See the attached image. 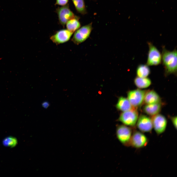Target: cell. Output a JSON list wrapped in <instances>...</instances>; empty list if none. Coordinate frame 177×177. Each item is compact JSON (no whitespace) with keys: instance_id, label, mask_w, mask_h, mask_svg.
Returning a JSON list of instances; mask_svg holds the SVG:
<instances>
[{"instance_id":"obj_1","label":"cell","mask_w":177,"mask_h":177,"mask_svg":"<svg viewBox=\"0 0 177 177\" xmlns=\"http://www.w3.org/2000/svg\"><path fill=\"white\" fill-rule=\"evenodd\" d=\"M177 54L176 49L171 51L166 49L164 46L162 47V62L164 68V75L166 76L171 74L177 75Z\"/></svg>"},{"instance_id":"obj_2","label":"cell","mask_w":177,"mask_h":177,"mask_svg":"<svg viewBox=\"0 0 177 177\" xmlns=\"http://www.w3.org/2000/svg\"><path fill=\"white\" fill-rule=\"evenodd\" d=\"M134 129L124 125L117 126L116 132L117 137L124 146L126 147L130 146L131 138Z\"/></svg>"},{"instance_id":"obj_3","label":"cell","mask_w":177,"mask_h":177,"mask_svg":"<svg viewBox=\"0 0 177 177\" xmlns=\"http://www.w3.org/2000/svg\"><path fill=\"white\" fill-rule=\"evenodd\" d=\"M136 109L133 108L123 112L120 115L118 120L124 125L134 129L138 117Z\"/></svg>"},{"instance_id":"obj_4","label":"cell","mask_w":177,"mask_h":177,"mask_svg":"<svg viewBox=\"0 0 177 177\" xmlns=\"http://www.w3.org/2000/svg\"><path fill=\"white\" fill-rule=\"evenodd\" d=\"M146 91L137 89L128 92L127 99L133 107L136 109L143 104Z\"/></svg>"},{"instance_id":"obj_5","label":"cell","mask_w":177,"mask_h":177,"mask_svg":"<svg viewBox=\"0 0 177 177\" xmlns=\"http://www.w3.org/2000/svg\"><path fill=\"white\" fill-rule=\"evenodd\" d=\"M92 28L91 23L79 28L75 31L72 39V41L77 45L83 42L89 37Z\"/></svg>"},{"instance_id":"obj_6","label":"cell","mask_w":177,"mask_h":177,"mask_svg":"<svg viewBox=\"0 0 177 177\" xmlns=\"http://www.w3.org/2000/svg\"><path fill=\"white\" fill-rule=\"evenodd\" d=\"M149 47L147 65L157 66L162 62V55L157 48L150 42H148Z\"/></svg>"},{"instance_id":"obj_7","label":"cell","mask_w":177,"mask_h":177,"mask_svg":"<svg viewBox=\"0 0 177 177\" xmlns=\"http://www.w3.org/2000/svg\"><path fill=\"white\" fill-rule=\"evenodd\" d=\"M56 12L58 15L59 24L63 27L69 20L78 17L70 10L68 4L58 7L56 9Z\"/></svg>"},{"instance_id":"obj_8","label":"cell","mask_w":177,"mask_h":177,"mask_svg":"<svg viewBox=\"0 0 177 177\" xmlns=\"http://www.w3.org/2000/svg\"><path fill=\"white\" fill-rule=\"evenodd\" d=\"M148 142L147 137L143 133L134 129L131 138L130 146L139 149L146 146Z\"/></svg>"},{"instance_id":"obj_9","label":"cell","mask_w":177,"mask_h":177,"mask_svg":"<svg viewBox=\"0 0 177 177\" xmlns=\"http://www.w3.org/2000/svg\"><path fill=\"white\" fill-rule=\"evenodd\" d=\"M152 120L153 128L156 133L160 135L163 133L165 131L167 125V121L163 115L158 114L152 116Z\"/></svg>"},{"instance_id":"obj_10","label":"cell","mask_w":177,"mask_h":177,"mask_svg":"<svg viewBox=\"0 0 177 177\" xmlns=\"http://www.w3.org/2000/svg\"><path fill=\"white\" fill-rule=\"evenodd\" d=\"M136 125L138 129L143 133L150 132L153 128L151 118L144 115L138 117Z\"/></svg>"},{"instance_id":"obj_11","label":"cell","mask_w":177,"mask_h":177,"mask_svg":"<svg viewBox=\"0 0 177 177\" xmlns=\"http://www.w3.org/2000/svg\"><path fill=\"white\" fill-rule=\"evenodd\" d=\"M73 34L67 29L61 30L57 31L50 39L54 43L59 44L68 41Z\"/></svg>"},{"instance_id":"obj_12","label":"cell","mask_w":177,"mask_h":177,"mask_svg":"<svg viewBox=\"0 0 177 177\" xmlns=\"http://www.w3.org/2000/svg\"><path fill=\"white\" fill-rule=\"evenodd\" d=\"M162 106L161 102L146 104L143 107V110L147 114L152 116L159 113Z\"/></svg>"},{"instance_id":"obj_13","label":"cell","mask_w":177,"mask_h":177,"mask_svg":"<svg viewBox=\"0 0 177 177\" xmlns=\"http://www.w3.org/2000/svg\"><path fill=\"white\" fill-rule=\"evenodd\" d=\"M146 104H153L161 102L160 97L158 94L153 90L146 91L144 99Z\"/></svg>"},{"instance_id":"obj_14","label":"cell","mask_w":177,"mask_h":177,"mask_svg":"<svg viewBox=\"0 0 177 177\" xmlns=\"http://www.w3.org/2000/svg\"><path fill=\"white\" fill-rule=\"evenodd\" d=\"M116 106L118 110L123 112L134 108L132 106L128 99L123 97L119 98Z\"/></svg>"},{"instance_id":"obj_15","label":"cell","mask_w":177,"mask_h":177,"mask_svg":"<svg viewBox=\"0 0 177 177\" xmlns=\"http://www.w3.org/2000/svg\"><path fill=\"white\" fill-rule=\"evenodd\" d=\"M134 82L135 85L139 88H147L151 83V80L147 77H140L137 76L134 78Z\"/></svg>"},{"instance_id":"obj_16","label":"cell","mask_w":177,"mask_h":177,"mask_svg":"<svg viewBox=\"0 0 177 177\" xmlns=\"http://www.w3.org/2000/svg\"><path fill=\"white\" fill-rule=\"evenodd\" d=\"M66 24L67 29L73 33L80 28L81 26L78 17L69 20Z\"/></svg>"},{"instance_id":"obj_17","label":"cell","mask_w":177,"mask_h":177,"mask_svg":"<svg viewBox=\"0 0 177 177\" xmlns=\"http://www.w3.org/2000/svg\"><path fill=\"white\" fill-rule=\"evenodd\" d=\"M147 64H141L138 65L136 71L137 77H147L150 73V70Z\"/></svg>"},{"instance_id":"obj_18","label":"cell","mask_w":177,"mask_h":177,"mask_svg":"<svg viewBox=\"0 0 177 177\" xmlns=\"http://www.w3.org/2000/svg\"><path fill=\"white\" fill-rule=\"evenodd\" d=\"M77 11L84 15L86 13L84 0H71Z\"/></svg>"},{"instance_id":"obj_19","label":"cell","mask_w":177,"mask_h":177,"mask_svg":"<svg viewBox=\"0 0 177 177\" xmlns=\"http://www.w3.org/2000/svg\"><path fill=\"white\" fill-rule=\"evenodd\" d=\"M17 143V140L15 138L11 136L5 138L3 141V143L4 146L10 147H14Z\"/></svg>"},{"instance_id":"obj_20","label":"cell","mask_w":177,"mask_h":177,"mask_svg":"<svg viewBox=\"0 0 177 177\" xmlns=\"http://www.w3.org/2000/svg\"><path fill=\"white\" fill-rule=\"evenodd\" d=\"M69 0H56L55 5H58L62 6L67 4Z\"/></svg>"},{"instance_id":"obj_21","label":"cell","mask_w":177,"mask_h":177,"mask_svg":"<svg viewBox=\"0 0 177 177\" xmlns=\"http://www.w3.org/2000/svg\"><path fill=\"white\" fill-rule=\"evenodd\" d=\"M171 121L175 128L177 129V117L176 116H170Z\"/></svg>"},{"instance_id":"obj_22","label":"cell","mask_w":177,"mask_h":177,"mask_svg":"<svg viewBox=\"0 0 177 177\" xmlns=\"http://www.w3.org/2000/svg\"><path fill=\"white\" fill-rule=\"evenodd\" d=\"M42 106L45 109L47 108L49 106L50 104L49 102L47 101L44 102L42 103Z\"/></svg>"}]
</instances>
